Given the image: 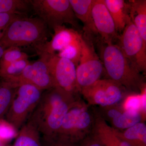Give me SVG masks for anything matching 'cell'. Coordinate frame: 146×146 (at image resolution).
I'll return each instance as SVG.
<instances>
[{
  "label": "cell",
  "mask_w": 146,
  "mask_h": 146,
  "mask_svg": "<svg viewBox=\"0 0 146 146\" xmlns=\"http://www.w3.org/2000/svg\"><path fill=\"white\" fill-rule=\"evenodd\" d=\"M18 86L1 80L0 81V120L6 115L16 95Z\"/></svg>",
  "instance_id": "cell-21"
},
{
  "label": "cell",
  "mask_w": 146,
  "mask_h": 146,
  "mask_svg": "<svg viewBox=\"0 0 146 146\" xmlns=\"http://www.w3.org/2000/svg\"><path fill=\"white\" fill-rule=\"evenodd\" d=\"M39 57L33 63H29L20 75L7 81L17 86L23 84H29L43 91L56 86L49 71L46 61L43 56Z\"/></svg>",
  "instance_id": "cell-11"
},
{
  "label": "cell",
  "mask_w": 146,
  "mask_h": 146,
  "mask_svg": "<svg viewBox=\"0 0 146 146\" xmlns=\"http://www.w3.org/2000/svg\"><path fill=\"white\" fill-rule=\"evenodd\" d=\"M14 146H42L41 134L34 126L27 121L20 129Z\"/></svg>",
  "instance_id": "cell-20"
},
{
  "label": "cell",
  "mask_w": 146,
  "mask_h": 146,
  "mask_svg": "<svg viewBox=\"0 0 146 146\" xmlns=\"http://www.w3.org/2000/svg\"><path fill=\"white\" fill-rule=\"evenodd\" d=\"M43 91L29 84L18 86L15 97L6 115L11 125L17 130L21 129L36 107Z\"/></svg>",
  "instance_id": "cell-5"
},
{
  "label": "cell",
  "mask_w": 146,
  "mask_h": 146,
  "mask_svg": "<svg viewBox=\"0 0 146 146\" xmlns=\"http://www.w3.org/2000/svg\"><path fill=\"white\" fill-rule=\"evenodd\" d=\"M96 114L92 133L99 139L104 146H130L117 135L116 129L109 125L98 113Z\"/></svg>",
  "instance_id": "cell-15"
},
{
  "label": "cell",
  "mask_w": 146,
  "mask_h": 146,
  "mask_svg": "<svg viewBox=\"0 0 146 146\" xmlns=\"http://www.w3.org/2000/svg\"><path fill=\"white\" fill-rule=\"evenodd\" d=\"M127 91L121 84L106 79L82 89L80 93L90 106L106 107L119 104L127 96Z\"/></svg>",
  "instance_id": "cell-7"
},
{
  "label": "cell",
  "mask_w": 146,
  "mask_h": 146,
  "mask_svg": "<svg viewBox=\"0 0 146 146\" xmlns=\"http://www.w3.org/2000/svg\"><path fill=\"white\" fill-rule=\"evenodd\" d=\"M4 50V49L3 48V47L0 44V59L1 58L2 56Z\"/></svg>",
  "instance_id": "cell-28"
},
{
  "label": "cell",
  "mask_w": 146,
  "mask_h": 146,
  "mask_svg": "<svg viewBox=\"0 0 146 146\" xmlns=\"http://www.w3.org/2000/svg\"><path fill=\"white\" fill-rule=\"evenodd\" d=\"M79 146H104L96 135L91 132L79 144Z\"/></svg>",
  "instance_id": "cell-27"
},
{
  "label": "cell",
  "mask_w": 146,
  "mask_h": 146,
  "mask_svg": "<svg viewBox=\"0 0 146 146\" xmlns=\"http://www.w3.org/2000/svg\"><path fill=\"white\" fill-rule=\"evenodd\" d=\"M48 34V26L39 17L22 16L7 28L0 39V44L5 50L11 47L36 46L46 42Z\"/></svg>",
  "instance_id": "cell-3"
},
{
  "label": "cell",
  "mask_w": 146,
  "mask_h": 146,
  "mask_svg": "<svg viewBox=\"0 0 146 146\" xmlns=\"http://www.w3.org/2000/svg\"><path fill=\"white\" fill-rule=\"evenodd\" d=\"M30 63L28 59H22L0 69V78L7 81L18 76Z\"/></svg>",
  "instance_id": "cell-23"
},
{
  "label": "cell",
  "mask_w": 146,
  "mask_h": 146,
  "mask_svg": "<svg viewBox=\"0 0 146 146\" xmlns=\"http://www.w3.org/2000/svg\"><path fill=\"white\" fill-rule=\"evenodd\" d=\"M129 15L146 44V1L135 0L129 2Z\"/></svg>",
  "instance_id": "cell-18"
},
{
  "label": "cell",
  "mask_w": 146,
  "mask_h": 146,
  "mask_svg": "<svg viewBox=\"0 0 146 146\" xmlns=\"http://www.w3.org/2000/svg\"><path fill=\"white\" fill-rule=\"evenodd\" d=\"M83 100L78 99L69 110L60 128L54 137L79 144L92 131L96 114L94 109Z\"/></svg>",
  "instance_id": "cell-4"
},
{
  "label": "cell",
  "mask_w": 146,
  "mask_h": 146,
  "mask_svg": "<svg viewBox=\"0 0 146 146\" xmlns=\"http://www.w3.org/2000/svg\"><path fill=\"white\" fill-rule=\"evenodd\" d=\"M77 18L83 23L86 31L98 33L93 21L92 7L94 0H69Z\"/></svg>",
  "instance_id": "cell-16"
},
{
  "label": "cell",
  "mask_w": 146,
  "mask_h": 146,
  "mask_svg": "<svg viewBox=\"0 0 146 146\" xmlns=\"http://www.w3.org/2000/svg\"><path fill=\"white\" fill-rule=\"evenodd\" d=\"M31 8L30 1L0 0V13H10L22 15Z\"/></svg>",
  "instance_id": "cell-22"
},
{
  "label": "cell",
  "mask_w": 146,
  "mask_h": 146,
  "mask_svg": "<svg viewBox=\"0 0 146 146\" xmlns=\"http://www.w3.org/2000/svg\"><path fill=\"white\" fill-rule=\"evenodd\" d=\"M53 30L54 33L50 41L34 46L38 54H55L56 52L58 53L82 44L83 37L74 29L68 28L63 25L56 27Z\"/></svg>",
  "instance_id": "cell-12"
},
{
  "label": "cell",
  "mask_w": 146,
  "mask_h": 146,
  "mask_svg": "<svg viewBox=\"0 0 146 146\" xmlns=\"http://www.w3.org/2000/svg\"><path fill=\"white\" fill-rule=\"evenodd\" d=\"M31 8L48 27L71 25L78 28V24L69 0H31Z\"/></svg>",
  "instance_id": "cell-6"
},
{
  "label": "cell",
  "mask_w": 146,
  "mask_h": 146,
  "mask_svg": "<svg viewBox=\"0 0 146 146\" xmlns=\"http://www.w3.org/2000/svg\"><path fill=\"white\" fill-rule=\"evenodd\" d=\"M100 56L109 79L124 87L127 91L139 94L145 86L143 78L129 62L117 44L105 43Z\"/></svg>",
  "instance_id": "cell-2"
},
{
  "label": "cell",
  "mask_w": 146,
  "mask_h": 146,
  "mask_svg": "<svg viewBox=\"0 0 146 146\" xmlns=\"http://www.w3.org/2000/svg\"><path fill=\"white\" fill-rule=\"evenodd\" d=\"M117 135L130 146H146V125L145 122L136 124L122 131L116 129Z\"/></svg>",
  "instance_id": "cell-19"
},
{
  "label": "cell",
  "mask_w": 146,
  "mask_h": 146,
  "mask_svg": "<svg viewBox=\"0 0 146 146\" xmlns=\"http://www.w3.org/2000/svg\"><path fill=\"white\" fill-rule=\"evenodd\" d=\"M42 146H79V144L74 143L62 140L56 137H41Z\"/></svg>",
  "instance_id": "cell-26"
},
{
  "label": "cell",
  "mask_w": 146,
  "mask_h": 146,
  "mask_svg": "<svg viewBox=\"0 0 146 146\" xmlns=\"http://www.w3.org/2000/svg\"><path fill=\"white\" fill-rule=\"evenodd\" d=\"M79 99L58 86L45 90L27 121L42 137H54L69 110Z\"/></svg>",
  "instance_id": "cell-1"
},
{
  "label": "cell",
  "mask_w": 146,
  "mask_h": 146,
  "mask_svg": "<svg viewBox=\"0 0 146 146\" xmlns=\"http://www.w3.org/2000/svg\"><path fill=\"white\" fill-rule=\"evenodd\" d=\"M120 105L124 111L133 113H140L142 115V103L140 94L127 95Z\"/></svg>",
  "instance_id": "cell-25"
},
{
  "label": "cell",
  "mask_w": 146,
  "mask_h": 146,
  "mask_svg": "<svg viewBox=\"0 0 146 146\" xmlns=\"http://www.w3.org/2000/svg\"><path fill=\"white\" fill-rule=\"evenodd\" d=\"M92 15L97 33L104 43H113L118 39L115 23L105 4L104 0H94Z\"/></svg>",
  "instance_id": "cell-14"
},
{
  "label": "cell",
  "mask_w": 146,
  "mask_h": 146,
  "mask_svg": "<svg viewBox=\"0 0 146 146\" xmlns=\"http://www.w3.org/2000/svg\"><path fill=\"white\" fill-rule=\"evenodd\" d=\"M47 62L49 71L56 86L78 97L75 65L71 60L55 54H40Z\"/></svg>",
  "instance_id": "cell-9"
},
{
  "label": "cell",
  "mask_w": 146,
  "mask_h": 146,
  "mask_svg": "<svg viewBox=\"0 0 146 146\" xmlns=\"http://www.w3.org/2000/svg\"><path fill=\"white\" fill-rule=\"evenodd\" d=\"M94 110L110 126L118 130H125L138 123L145 122L141 113L124 111L119 104Z\"/></svg>",
  "instance_id": "cell-13"
},
{
  "label": "cell",
  "mask_w": 146,
  "mask_h": 146,
  "mask_svg": "<svg viewBox=\"0 0 146 146\" xmlns=\"http://www.w3.org/2000/svg\"><path fill=\"white\" fill-rule=\"evenodd\" d=\"M120 49L133 68L141 73L146 70V44L131 20L119 35Z\"/></svg>",
  "instance_id": "cell-8"
},
{
  "label": "cell",
  "mask_w": 146,
  "mask_h": 146,
  "mask_svg": "<svg viewBox=\"0 0 146 146\" xmlns=\"http://www.w3.org/2000/svg\"><path fill=\"white\" fill-rule=\"evenodd\" d=\"M29 56L22 51L19 47H11L4 51L1 58L0 59V69L23 59H28Z\"/></svg>",
  "instance_id": "cell-24"
},
{
  "label": "cell",
  "mask_w": 146,
  "mask_h": 146,
  "mask_svg": "<svg viewBox=\"0 0 146 146\" xmlns=\"http://www.w3.org/2000/svg\"><path fill=\"white\" fill-rule=\"evenodd\" d=\"M105 4L115 23L117 32L122 33L130 21L128 5L123 0H104Z\"/></svg>",
  "instance_id": "cell-17"
},
{
  "label": "cell",
  "mask_w": 146,
  "mask_h": 146,
  "mask_svg": "<svg viewBox=\"0 0 146 146\" xmlns=\"http://www.w3.org/2000/svg\"><path fill=\"white\" fill-rule=\"evenodd\" d=\"M104 69L102 60L94 47L83 39L81 56L76 69L77 85L79 93L82 89L100 79Z\"/></svg>",
  "instance_id": "cell-10"
}]
</instances>
